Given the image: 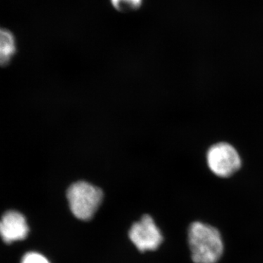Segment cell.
Returning a JSON list of instances; mask_svg holds the SVG:
<instances>
[{
    "mask_svg": "<svg viewBox=\"0 0 263 263\" xmlns=\"http://www.w3.org/2000/svg\"><path fill=\"white\" fill-rule=\"evenodd\" d=\"M188 241L195 263H216L224 250L220 233L214 227L196 221L189 228Z\"/></svg>",
    "mask_w": 263,
    "mask_h": 263,
    "instance_id": "obj_1",
    "label": "cell"
},
{
    "mask_svg": "<svg viewBox=\"0 0 263 263\" xmlns=\"http://www.w3.org/2000/svg\"><path fill=\"white\" fill-rule=\"evenodd\" d=\"M101 189L86 181L72 183L67 191V198L71 212L80 220L93 218L103 200Z\"/></svg>",
    "mask_w": 263,
    "mask_h": 263,
    "instance_id": "obj_2",
    "label": "cell"
},
{
    "mask_svg": "<svg viewBox=\"0 0 263 263\" xmlns=\"http://www.w3.org/2000/svg\"><path fill=\"white\" fill-rule=\"evenodd\" d=\"M207 163L216 176L228 178L240 169L241 160L234 147L227 143H219L209 148Z\"/></svg>",
    "mask_w": 263,
    "mask_h": 263,
    "instance_id": "obj_3",
    "label": "cell"
},
{
    "mask_svg": "<svg viewBox=\"0 0 263 263\" xmlns=\"http://www.w3.org/2000/svg\"><path fill=\"white\" fill-rule=\"evenodd\" d=\"M129 237L133 245L141 252L156 250L163 240L160 230L149 215L143 216L141 220L132 226Z\"/></svg>",
    "mask_w": 263,
    "mask_h": 263,
    "instance_id": "obj_4",
    "label": "cell"
},
{
    "mask_svg": "<svg viewBox=\"0 0 263 263\" xmlns=\"http://www.w3.org/2000/svg\"><path fill=\"white\" fill-rule=\"evenodd\" d=\"M30 232L27 218L15 209H8L0 216V240L5 245L23 241Z\"/></svg>",
    "mask_w": 263,
    "mask_h": 263,
    "instance_id": "obj_5",
    "label": "cell"
},
{
    "mask_svg": "<svg viewBox=\"0 0 263 263\" xmlns=\"http://www.w3.org/2000/svg\"><path fill=\"white\" fill-rule=\"evenodd\" d=\"M16 53V43L13 33L0 28V66L5 67Z\"/></svg>",
    "mask_w": 263,
    "mask_h": 263,
    "instance_id": "obj_6",
    "label": "cell"
},
{
    "mask_svg": "<svg viewBox=\"0 0 263 263\" xmlns=\"http://www.w3.org/2000/svg\"><path fill=\"white\" fill-rule=\"evenodd\" d=\"M110 3L118 11L124 13L139 9L143 0H110Z\"/></svg>",
    "mask_w": 263,
    "mask_h": 263,
    "instance_id": "obj_7",
    "label": "cell"
},
{
    "mask_svg": "<svg viewBox=\"0 0 263 263\" xmlns=\"http://www.w3.org/2000/svg\"><path fill=\"white\" fill-rule=\"evenodd\" d=\"M20 263H51V262L43 254L35 251H29L22 256Z\"/></svg>",
    "mask_w": 263,
    "mask_h": 263,
    "instance_id": "obj_8",
    "label": "cell"
}]
</instances>
